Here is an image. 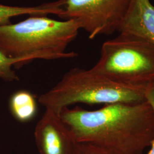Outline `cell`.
<instances>
[{
    "label": "cell",
    "instance_id": "obj_1",
    "mask_svg": "<svg viewBox=\"0 0 154 154\" xmlns=\"http://www.w3.org/2000/svg\"><path fill=\"white\" fill-rule=\"evenodd\" d=\"M60 116L77 143L119 154H143L154 138V112L146 100L109 104L93 111L66 107Z\"/></svg>",
    "mask_w": 154,
    "mask_h": 154
},
{
    "label": "cell",
    "instance_id": "obj_2",
    "mask_svg": "<svg viewBox=\"0 0 154 154\" xmlns=\"http://www.w3.org/2000/svg\"><path fill=\"white\" fill-rule=\"evenodd\" d=\"M80 29L74 20L58 21L33 16L17 23L0 26V50L26 63L35 59L74 58L76 53L66 50Z\"/></svg>",
    "mask_w": 154,
    "mask_h": 154
},
{
    "label": "cell",
    "instance_id": "obj_3",
    "mask_svg": "<svg viewBox=\"0 0 154 154\" xmlns=\"http://www.w3.org/2000/svg\"><path fill=\"white\" fill-rule=\"evenodd\" d=\"M147 87L122 84L91 69L75 67L41 95L38 101L46 109L60 114L62 109L75 103L106 105L143 102Z\"/></svg>",
    "mask_w": 154,
    "mask_h": 154
},
{
    "label": "cell",
    "instance_id": "obj_4",
    "mask_svg": "<svg viewBox=\"0 0 154 154\" xmlns=\"http://www.w3.org/2000/svg\"><path fill=\"white\" fill-rule=\"evenodd\" d=\"M90 69L117 82L147 86L154 82V45L119 33L103 44L99 60Z\"/></svg>",
    "mask_w": 154,
    "mask_h": 154
},
{
    "label": "cell",
    "instance_id": "obj_5",
    "mask_svg": "<svg viewBox=\"0 0 154 154\" xmlns=\"http://www.w3.org/2000/svg\"><path fill=\"white\" fill-rule=\"evenodd\" d=\"M60 18L74 20L94 39L111 35L125 16L131 0H62Z\"/></svg>",
    "mask_w": 154,
    "mask_h": 154
},
{
    "label": "cell",
    "instance_id": "obj_6",
    "mask_svg": "<svg viewBox=\"0 0 154 154\" xmlns=\"http://www.w3.org/2000/svg\"><path fill=\"white\" fill-rule=\"evenodd\" d=\"M34 136L39 154H72L76 143L60 114L49 109L37 123Z\"/></svg>",
    "mask_w": 154,
    "mask_h": 154
},
{
    "label": "cell",
    "instance_id": "obj_7",
    "mask_svg": "<svg viewBox=\"0 0 154 154\" xmlns=\"http://www.w3.org/2000/svg\"><path fill=\"white\" fill-rule=\"evenodd\" d=\"M116 32L134 35L154 45V6L149 0H131Z\"/></svg>",
    "mask_w": 154,
    "mask_h": 154
},
{
    "label": "cell",
    "instance_id": "obj_8",
    "mask_svg": "<svg viewBox=\"0 0 154 154\" xmlns=\"http://www.w3.org/2000/svg\"><path fill=\"white\" fill-rule=\"evenodd\" d=\"M63 13L61 0L36 6H13L0 4V26L11 23V19L22 15L46 16L54 14L60 16Z\"/></svg>",
    "mask_w": 154,
    "mask_h": 154
},
{
    "label": "cell",
    "instance_id": "obj_9",
    "mask_svg": "<svg viewBox=\"0 0 154 154\" xmlns=\"http://www.w3.org/2000/svg\"><path fill=\"white\" fill-rule=\"evenodd\" d=\"M10 108L12 114L18 121L28 122L31 120L36 114V100L31 93L21 90L11 96Z\"/></svg>",
    "mask_w": 154,
    "mask_h": 154
},
{
    "label": "cell",
    "instance_id": "obj_10",
    "mask_svg": "<svg viewBox=\"0 0 154 154\" xmlns=\"http://www.w3.org/2000/svg\"><path fill=\"white\" fill-rule=\"evenodd\" d=\"M25 64L22 59L9 57L0 50V79L8 82L18 81L19 77L12 67L19 68Z\"/></svg>",
    "mask_w": 154,
    "mask_h": 154
},
{
    "label": "cell",
    "instance_id": "obj_11",
    "mask_svg": "<svg viewBox=\"0 0 154 154\" xmlns=\"http://www.w3.org/2000/svg\"><path fill=\"white\" fill-rule=\"evenodd\" d=\"M72 154H119L110 149L93 144L76 142Z\"/></svg>",
    "mask_w": 154,
    "mask_h": 154
}]
</instances>
